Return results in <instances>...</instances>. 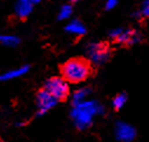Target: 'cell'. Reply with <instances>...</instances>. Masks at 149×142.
<instances>
[{"label":"cell","mask_w":149,"mask_h":142,"mask_svg":"<svg viewBox=\"0 0 149 142\" xmlns=\"http://www.w3.org/2000/svg\"><path fill=\"white\" fill-rule=\"evenodd\" d=\"M89 94H91V88H88V87H81V88L77 89L75 92L73 93V95H72V103H73V106L88 100Z\"/></svg>","instance_id":"cell-11"},{"label":"cell","mask_w":149,"mask_h":142,"mask_svg":"<svg viewBox=\"0 0 149 142\" xmlns=\"http://www.w3.org/2000/svg\"><path fill=\"white\" fill-rule=\"evenodd\" d=\"M0 142H4V141H3V140H1V139H0Z\"/></svg>","instance_id":"cell-19"},{"label":"cell","mask_w":149,"mask_h":142,"mask_svg":"<svg viewBox=\"0 0 149 142\" xmlns=\"http://www.w3.org/2000/svg\"><path fill=\"white\" fill-rule=\"evenodd\" d=\"M86 53L88 55L89 61L95 65L104 63L109 58V48L106 44L102 42H91L86 47Z\"/></svg>","instance_id":"cell-5"},{"label":"cell","mask_w":149,"mask_h":142,"mask_svg":"<svg viewBox=\"0 0 149 142\" xmlns=\"http://www.w3.org/2000/svg\"><path fill=\"white\" fill-rule=\"evenodd\" d=\"M72 14H73V7L67 4V5L61 6L58 18H59V20H66V19H69L72 17Z\"/></svg>","instance_id":"cell-14"},{"label":"cell","mask_w":149,"mask_h":142,"mask_svg":"<svg viewBox=\"0 0 149 142\" xmlns=\"http://www.w3.org/2000/svg\"><path fill=\"white\" fill-rule=\"evenodd\" d=\"M127 101H128L127 94L126 93H120V94H118V95H115L113 97V100H111V106H113L114 109L119 111V109H121V108L125 107Z\"/></svg>","instance_id":"cell-13"},{"label":"cell","mask_w":149,"mask_h":142,"mask_svg":"<svg viewBox=\"0 0 149 142\" xmlns=\"http://www.w3.org/2000/svg\"><path fill=\"white\" fill-rule=\"evenodd\" d=\"M61 73L62 78L68 82L79 84L87 80L91 75V65L84 59H70L62 65Z\"/></svg>","instance_id":"cell-2"},{"label":"cell","mask_w":149,"mask_h":142,"mask_svg":"<svg viewBox=\"0 0 149 142\" xmlns=\"http://www.w3.org/2000/svg\"><path fill=\"white\" fill-rule=\"evenodd\" d=\"M32 1L34 3V4H39V3H41L42 0H32Z\"/></svg>","instance_id":"cell-17"},{"label":"cell","mask_w":149,"mask_h":142,"mask_svg":"<svg viewBox=\"0 0 149 142\" xmlns=\"http://www.w3.org/2000/svg\"><path fill=\"white\" fill-rule=\"evenodd\" d=\"M109 37L114 39L116 42L125 45H134L141 41L142 35L135 29H125V28H114L109 32Z\"/></svg>","instance_id":"cell-4"},{"label":"cell","mask_w":149,"mask_h":142,"mask_svg":"<svg viewBox=\"0 0 149 142\" xmlns=\"http://www.w3.org/2000/svg\"><path fill=\"white\" fill-rule=\"evenodd\" d=\"M20 42L19 38L15 35H7V34H0V45L6 47H14Z\"/></svg>","instance_id":"cell-12"},{"label":"cell","mask_w":149,"mask_h":142,"mask_svg":"<svg viewBox=\"0 0 149 142\" xmlns=\"http://www.w3.org/2000/svg\"><path fill=\"white\" fill-rule=\"evenodd\" d=\"M33 6H34V3L32 0H18L14 7V12L18 18L25 19L32 13Z\"/></svg>","instance_id":"cell-8"},{"label":"cell","mask_w":149,"mask_h":142,"mask_svg":"<svg viewBox=\"0 0 149 142\" xmlns=\"http://www.w3.org/2000/svg\"><path fill=\"white\" fill-rule=\"evenodd\" d=\"M114 134L120 142H133L136 137V129L130 123L125 121H118L114 126Z\"/></svg>","instance_id":"cell-7"},{"label":"cell","mask_w":149,"mask_h":142,"mask_svg":"<svg viewBox=\"0 0 149 142\" xmlns=\"http://www.w3.org/2000/svg\"><path fill=\"white\" fill-rule=\"evenodd\" d=\"M44 89H46L58 101H60L69 95V82L62 77H53L46 80Z\"/></svg>","instance_id":"cell-3"},{"label":"cell","mask_w":149,"mask_h":142,"mask_svg":"<svg viewBox=\"0 0 149 142\" xmlns=\"http://www.w3.org/2000/svg\"><path fill=\"white\" fill-rule=\"evenodd\" d=\"M119 3V0H106V8L107 10H111L114 8Z\"/></svg>","instance_id":"cell-16"},{"label":"cell","mask_w":149,"mask_h":142,"mask_svg":"<svg viewBox=\"0 0 149 142\" xmlns=\"http://www.w3.org/2000/svg\"><path fill=\"white\" fill-rule=\"evenodd\" d=\"M59 101L49 94L46 89H41L36 94V107H38V116L45 115L48 111H51L53 107H55Z\"/></svg>","instance_id":"cell-6"},{"label":"cell","mask_w":149,"mask_h":142,"mask_svg":"<svg viewBox=\"0 0 149 142\" xmlns=\"http://www.w3.org/2000/svg\"><path fill=\"white\" fill-rule=\"evenodd\" d=\"M66 32L72 35H75V37H80L86 33V27L80 20L73 19L66 25Z\"/></svg>","instance_id":"cell-10"},{"label":"cell","mask_w":149,"mask_h":142,"mask_svg":"<svg viewBox=\"0 0 149 142\" xmlns=\"http://www.w3.org/2000/svg\"><path fill=\"white\" fill-rule=\"evenodd\" d=\"M28 70H29L28 66H21V67L14 68V69H10L7 72L0 74V82H5V81H10V80L20 78V77L25 75Z\"/></svg>","instance_id":"cell-9"},{"label":"cell","mask_w":149,"mask_h":142,"mask_svg":"<svg viewBox=\"0 0 149 142\" xmlns=\"http://www.w3.org/2000/svg\"><path fill=\"white\" fill-rule=\"evenodd\" d=\"M73 1H74V3H77V1H80V0H73Z\"/></svg>","instance_id":"cell-18"},{"label":"cell","mask_w":149,"mask_h":142,"mask_svg":"<svg viewBox=\"0 0 149 142\" xmlns=\"http://www.w3.org/2000/svg\"><path fill=\"white\" fill-rule=\"evenodd\" d=\"M104 107L95 100H86L81 103L74 104L70 111V119L73 125L79 130H86L93 125L94 118L102 115Z\"/></svg>","instance_id":"cell-1"},{"label":"cell","mask_w":149,"mask_h":142,"mask_svg":"<svg viewBox=\"0 0 149 142\" xmlns=\"http://www.w3.org/2000/svg\"><path fill=\"white\" fill-rule=\"evenodd\" d=\"M134 15H136L137 18H149V0H144L140 10L134 13Z\"/></svg>","instance_id":"cell-15"}]
</instances>
